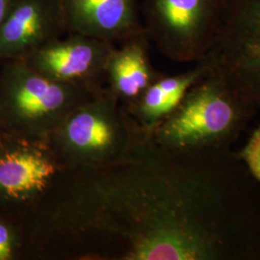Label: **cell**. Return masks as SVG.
Instances as JSON below:
<instances>
[{"label": "cell", "instance_id": "obj_1", "mask_svg": "<svg viewBox=\"0 0 260 260\" xmlns=\"http://www.w3.org/2000/svg\"><path fill=\"white\" fill-rule=\"evenodd\" d=\"M148 134L104 86L71 112L47 141L65 169L96 168L132 156Z\"/></svg>", "mask_w": 260, "mask_h": 260}, {"label": "cell", "instance_id": "obj_2", "mask_svg": "<svg viewBox=\"0 0 260 260\" xmlns=\"http://www.w3.org/2000/svg\"><path fill=\"white\" fill-rule=\"evenodd\" d=\"M257 110L210 70L152 137L162 147L179 151L231 149Z\"/></svg>", "mask_w": 260, "mask_h": 260}, {"label": "cell", "instance_id": "obj_3", "mask_svg": "<svg viewBox=\"0 0 260 260\" xmlns=\"http://www.w3.org/2000/svg\"><path fill=\"white\" fill-rule=\"evenodd\" d=\"M102 88L56 81L21 60L1 63L2 127L30 138L47 140L71 112Z\"/></svg>", "mask_w": 260, "mask_h": 260}, {"label": "cell", "instance_id": "obj_4", "mask_svg": "<svg viewBox=\"0 0 260 260\" xmlns=\"http://www.w3.org/2000/svg\"><path fill=\"white\" fill-rule=\"evenodd\" d=\"M229 0H141V16L150 44L169 60L198 63L216 47Z\"/></svg>", "mask_w": 260, "mask_h": 260}, {"label": "cell", "instance_id": "obj_5", "mask_svg": "<svg viewBox=\"0 0 260 260\" xmlns=\"http://www.w3.org/2000/svg\"><path fill=\"white\" fill-rule=\"evenodd\" d=\"M65 170L47 139L0 133V211L22 224Z\"/></svg>", "mask_w": 260, "mask_h": 260}, {"label": "cell", "instance_id": "obj_6", "mask_svg": "<svg viewBox=\"0 0 260 260\" xmlns=\"http://www.w3.org/2000/svg\"><path fill=\"white\" fill-rule=\"evenodd\" d=\"M206 58L212 72L260 109V0H229L222 34Z\"/></svg>", "mask_w": 260, "mask_h": 260}, {"label": "cell", "instance_id": "obj_7", "mask_svg": "<svg viewBox=\"0 0 260 260\" xmlns=\"http://www.w3.org/2000/svg\"><path fill=\"white\" fill-rule=\"evenodd\" d=\"M116 47L96 38L69 33L48 42L22 61L56 81L103 87L107 63Z\"/></svg>", "mask_w": 260, "mask_h": 260}, {"label": "cell", "instance_id": "obj_8", "mask_svg": "<svg viewBox=\"0 0 260 260\" xmlns=\"http://www.w3.org/2000/svg\"><path fill=\"white\" fill-rule=\"evenodd\" d=\"M65 34L60 0H19L0 26V64L22 61Z\"/></svg>", "mask_w": 260, "mask_h": 260}, {"label": "cell", "instance_id": "obj_9", "mask_svg": "<svg viewBox=\"0 0 260 260\" xmlns=\"http://www.w3.org/2000/svg\"><path fill=\"white\" fill-rule=\"evenodd\" d=\"M67 34L77 33L114 45L145 31L141 0H60Z\"/></svg>", "mask_w": 260, "mask_h": 260}, {"label": "cell", "instance_id": "obj_10", "mask_svg": "<svg viewBox=\"0 0 260 260\" xmlns=\"http://www.w3.org/2000/svg\"><path fill=\"white\" fill-rule=\"evenodd\" d=\"M149 48V38L143 31L116 47L108 60L106 87L124 107L134 103L162 75L152 65Z\"/></svg>", "mask_w": 260, "mask_h": 260}, {"label": "cell", "instance_id": "obj_11", "mask_svg": "<svg viewBox=\"0 0 260 260\" xmlns=\"http://www.w3.org/2000/svg\"><path fill=\"white\" fill-rule=\"evenodd\" d=\"M207 58L188 71L167 75L162 74L129 106L124 107L140 127L152 133L183 101L190 89L210 73Z\"/></svg>", "mask_w": 260, "mask_h": 260}, {"label": "cell", "instance_id": "obj_12", "mask_svg": "<svg viewBox=\"0 0 260 260\" xmlns=\"http://www.w3.org/2000/svg\"><path fill=\"white\" fill-rule=\"evenodd\" d=\"M24 233L22 224L0 211V260L22 258Z\"/></svg>", "mask_w": 260, "mask_h": 260}, {"label": "cell", "instance_id": "obj_13", "mask_svg": "<svg viewBox=\"0 0 260 260\" xmlns=\"http://www.w3.org/2000/svg\"><path fill=\"white\" fill-rule=\"evenodd\" d=\"M248 172L260 185V122L241 150L237 152Z\"/></svg>", "mask_w": 260, "mask_h": 260}, {"label": "cell", "instance_id": "obj_14", "mask_svg": "<svg viewBox=\"0 0 260 260\" xmlns=\"http://www.w3.org/2000/svg\"><path fill=\"white\" fill-rule=\"evenodd\" d=\"M19 0H0V26Z\"/></svg>", "mask_w": 260, "mask_h": 260}, {"label": "cell", "instance_id": "obj_15", "mask_svg": "<svg viewBox=\"0 0 260 260\" xmlns=\"http://www.w3.org/2000/svg\"><path fill=\"white\" fill-rule=\"evenodd\" d=\"M2 130H3V127H2V124H1V121H0V133L2 132Z\"/></svg>", "mask_w": 260, "mask_h": 260}]
</instances>
